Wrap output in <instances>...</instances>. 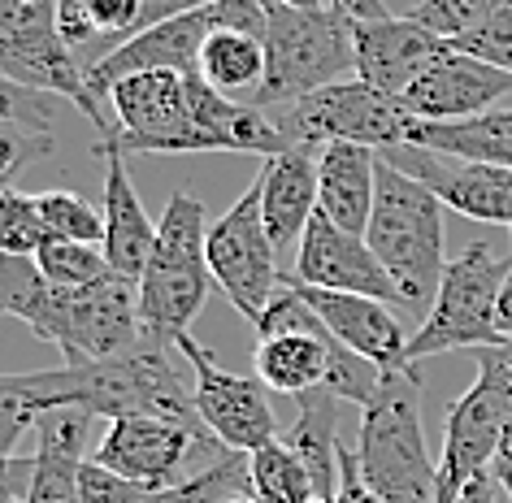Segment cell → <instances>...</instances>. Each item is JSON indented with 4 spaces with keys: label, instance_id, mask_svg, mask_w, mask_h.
Segmentation results:
<instances>
[{
    "label": "cell",
    "instance_id": "obj_33",
    "mask_svg": "<svg viewBox=\"0 0 512 503\" xmlns=\"http://www.w3.org/2000/svg\"><path fill=\"white\" fill-rule=\"evenodd\" d=\"M504 5L508 0H417V9L408 18L452 44V40H460V35L478 31L482 22L495 18Z\"/></svg>",
    "mask_w": 512,
    "mask_h": 503
},
{
    "label": "cell",
    "instance_id": "obj_21",
    "mask_svg": "<svg viewBox=\"0 0 512 503\" xmlns=\"http://www.w3.org/2000/svg\"><path fill=\"white\" fill-rule=\"evenodd\" d=\"M96 152L105 157V200H100L105 243H100V252H105L113 274L139 282V274H144V265L152 256V243H157V222H152V213L144 209V200H139L122 152L109 144H96Z\"/></svg>",
    "mask_w": 512,
    "mask_h": 503
},
{
    "label": "cell",
    "instance_id": "obj_31",
    "mask_svg": "<svg viewBox=\"0 0 512 503\" xmlns=\"http://www.w3.org/2000/svg\"><path fill=\"white\" fill-rule=\"evenodd\" d=\"M48 243L40 191H0V256H35Z\"/></svg>",
    "mask_w": 512,
    "mask_h": 503
},
{
    "label": "cell",
    "instance_id": "obj_27",
    "mask_svg": "<svg viewBox=\"0 0 512 503\" xmlns=\"http://www.w3.org/2000/svg\"><path fill=\"white\" fill-rule=\"evenodd\" d=\"M144 0H57V27L74 53L87 44H109V53L126 44L139 27Z\"/></svg>",
    "mask_w": 512,
    "mask_h": 503
},
{
    "label": "cell",
    "instance_id": "obj_24",
    "mask_svg": "<svg viewBox=\"0 0 512 503\" xmlns=\"http://www.w3.org/2000/svg\"><path fill=\"white\" fill-rule=\"evenodd\" d=\"M339 404L330 391H309L296 399V421H291V430L283 434L291 447H296V456L304 460V469L313 477V490L317 499H335L339 490Z\"/></svg>",
    "mask_w": 512,
    "mask_h": 503
},
{
    "label": "cell",
    "instance_id": "obj_20",
    "mask_svg": "<svg viewBox=\"0 0 512 503\" xmlns=\"http://www.w3.org/2000/svg\"><path fill=\"white\" fill-rule=\"evenodd\" d=\"M256 187H261V217L274 248H300L304 230L317 217V148L291 144L265 157Z\"/></svg>",
    "mask_w": 512,
    "mask_h": 503
},
{
    "label": "cell",
    "instance_id": "obj_29",
    "mask_svg": "<svg viewBox=\"0 0 512 503\" xmlns=\"http://www.w3.org/2000/svg\"><path fill=\"white\" fill-rule=\"evenodd\" d=\"M243 495H252L248 456H243V451H226V456H217L209 469L183 477L178 486L157 490L148 503H230V499H243Z\"/></svg>",
    "mask_w": 512,
    "mask_h": 503
},
{
    "label": "cell",
    "instance_id": "obj_3",
    "mask_svg": "<svg viewBox=\"0 0 512 503\" xmlns=\"http://www.w3.org/2000/svg\"><path fill=\"white\" fill-rule=\"evenodd\" d=\"M443 209L447 204L378 157V200L369 217L365 243L400 291V308L426 321L439 295L447 256H443Z\"/></svg>",
    "mask_w": 512,
    "mask_h": 503
},
{
    "label": "cell",
    "instance_id": "obj_19",
    "mask_svg": "<svg viewBox=\"0 0 512 503\" xmlns=\"http://www.w3.org/2000/svg\"><path fill=\"white\" fill-rule=\"evenodd\" d=\"M296 291L309 300V308L322 317V326L348 347V352L365 356L369 365H378L382 373L391 369H413L408 365V334L404 321L395 313V304L369 300V295H339V291H317L300 287Z\"/></svg>",
    "mask_w": 512,
    "mask_h": 503
},
{
    "label": "cell",
    "instance_id": "obj_16",
    "mask_svg": "<svg viewBox=\"0 0 512 503\" xmlns=\"http://www.w3.org/2000/svg\"><path fill=\"white\" fill-rule=\"evenodd\" d=\"M296 282L317 291H339V295H369V300L400 308V291H395V282L382 269L374 248L361 235L339 230L326 213L313 217L296 248Z\"/></svg>",
    "mask_w": 512,
    "mask_h": 503
},
{
    "label": "cell",
    "instance_id": "obj_32",
    "mask_svg": "<svg viewBox=\"0 0 512 503\" xmlns=\"http://www.w3.org/2000/svg\"><path fill=\"white\" fill-rule=\"evenodd\" d=\"M35 265L40 274L53 282V287H92L105 274H113L105 252L92 248V243H57L48 239L40 252H35Z\"/></svg>",
    "mask_w": 512,
    "mask_h": 503
},
{
    "label": "cell",
    "instance_id": "obj_42",
    "mask_svg": "<svg viewBox=\"0 0 512 503\" xmlns=\"http://www.w3.org/2000/svg\"><path fill=\"white\" fill-rule=\"evenodd\" d=\"M499 495H504L499 482H495L491 473H482V477H473V482L465 486V495H460L456 503H499Z\"/></svg>",
    "mask_w": 512,
    "mask_h": 503
},
{
    "label": "cell",
    "instance_id": "obj_2",
    "mask_svg": "<svg viewBox=\"0 0 512 503\" xmlns=\"http://www.w3.org/2000/svg\"><path fill=\"white\" fill-rule=\"evenodd\" d=\"M35 399L44 412L74 408L87 417H165L191 430H204L196 417V399L191 386L183 382V373L174 369L170 347L144 343L126 356L96 360V365H61V369H35L27 373ZM209 434V430H204Z\"/></svg>",
    "mask_w": 512,
    "mask_h": 503
},
{
    "label": "cell",
    "instance_id": "obj_45",
    "mask_svg": "<svg viewBox=\"0 0 512 503\" xmlns=\"http://www.w3.org/2000/svg\"><path fill=\"white\" fill-rule=\"evenodd\" d=\"M230 503H256V499H252V495H243V499H230Z\"/></svg>",
    "mask_w": 512,
    "mask_h": 503
},
{
    "label": "cell",
    "instance_id": "obj_40",
    "mask_svg": "<svg viewBox=\"0 0 512 503\" xmlns=\"http://www.w3.org/2000/svg\"><path fill=\"white\" fill-rule=\"evenodd\" d=\"M491 477H495L499 490H504L508 503H512V412L504 421V434H499V447H495V460H491Z\"/></svg>",
    "mask_w": 512,
    "mask_h": 503
},
{
    "label": "cell",
    "instance_id": "obj_12",
    "mask_svg": "<svg viewBox=\"0 0 512 503\" xmlns=\"http://www.w3.org/2000/svg\"><path fill=\"white\" fill-rule=\"evenodd\" d=\"M109 113L118 135L105 139L122 157L131 152H196L187 74L144 70L109 87Z\"/></svg>",
    "mask_w": 512,
    "mask_h": 503
},
{
    "label": "cell",
    "instance_id": "obj_5",
    "mask_svg": "<svg viewBox=\"0 0 512 503\" xmlns=\"http://www.w3.org/2000/svg\"><path fill=\"white\" fill-rule=\"evenodd\" d=\"M356 460H361V477L382 503H434L439 464L430 460L426 425H421L417 365L382 373L378 395L361 408Z\"/></svg>",
    "mask_w": 512,
    "mask_h": 503
},
{
    "label": "cell",
    "instance_id": "obj_8",
    "mask_svg": "<svg viewBox=\"0 0 512 503\" xmlns=\"http://www.w3.org/2000/svg\"><path fill=\"white\" fill-rule=\"evenodd\" d=\"M508 274L512 256H499L495 243L486 239H473L456 261H447L434 308L408 334V365H421L439 352H478V347L504 339L495 326V313Z\"/></svg>",
    "mask_w": 512,
    "mask_h": 503
},
{
    "label": "cell",
    "instance_id": "obj_17",
    "mask_svg": "<svg viewBox=\"0 0 512 503\" xmlns=\"http://www.w3.org/2000/svg\"><path fill=\"white\" fill-rule=\"evenodd\" d=\"M508 96H512L508 70H495L478 57L447 48V53L400 96V105L413 113L417 122L452 126V122L482 118V113H491L499 100H508Z\"/></svg>",
    "mask_w": 512,
    "mask_h": 503
},
{
    "label": "cell",
    "instance_id": "obj_18",
    "mask_svg": "<svg viewBox=\"0 0 512 503\" xmlns=\"http://www.w3.org/2000/svg\"><path fill=\"white\" fill-rule=\"evenodd\" d=\"M447 48L452 44L413 18L391 14L378 22H356V79L400 100Z\"/></svg>",
    "mask_w": 512,
    "mask_h": 503
},
{
    "label": "cell",
    "instance_id": "obj_26",
    "mask_svg": "<svg viewBox=\"0 0 512 503\" xmlns=\"http://www.w3.org/2000/svg\"><path fill=\"white\" fill-rule=\"evenodd\" d=\"M200 79L230 100L252 105V96L265 83V40H256L248 31H213L209 44L200 53Z\"/></svg>",
    "mask_w": 512,
    "mask_h": 503
},
{
    "label": "cell",
    "instance_id": "obj_6",
    "mask_svg": "<svg viewBox=\"0 0 512 503\" xmlns=\"http://www.w3.org/2000/svg\"><path fill=\"white\" fill-rule=\"evenodd\" d=\"M356 79V22L335 9L265 5V83L252 109H283L296 100Z\"/></svg>",
    "mask_w": 512,
    "mask_h": 503
},
{
    "label": "cell",
    "instance_id": "obj_34",
    "mask_svg": "<svg viewBox=\"0 0 512 503\" xmlns=\"http://www.w3.org/2000/svg\"><path fill=\"white\" fill-rule=\"evenodd\" d=\"M40 417L44 408L31 391L27 373H0V443L14 451L18 438L40 425Z\"/></svg>",
    "mask_w": 512,
    "mask_h": 503
},
{
    "label": "cell",
    "instance_id": "obj_9",
    "mask_svg": "<svg viewBox=\"0 0 512 503\" xmlns=\"http://www.w3.org/2000/svg\"><path fill=\"white\" fill-rule=\"evenodd\" d=\"M270 118L287 144H365L374 152L408 144L417 122L395 96L378 92L361 79H343L335 87H322V92L296 100V105L270 109Z\"/></svg>",
    "mask_w": 512,
    "mask_h": 503
},
{
    "label": "cell",
    "instance_id": "obj_1",
    "mask_svg": "<svg viewBox=\"0 0 512 503\" xmlns=\"http://www.w3.org/2000/svg\"><path fill=\"white\" fill-rule=\"evenodd\" d=\"M0 308L53 343L66 365H96L152 343L139 321V282L122 274L92 287H53L35 256H0Z\"/></svg>",
    "mask_w": 512,
    "mask_h": 503
},
{
    "label": "cell",
    "instance_id": "obj_28",
    "mask_svg": "<svg viewBox=\"0 0 512 503\" xmlns=\"http://www.w3.org/2000/svg\"><path fill=\"white\" fill-rule=\"evenodd\" d=\"M248 482L256 503H313V477L287 438H274L248 456Z\"/></svg>",
    "mask_w": 512,
    "mask_h": 503
},
{
    "label": "cell",
    "instance_id": "obj_30",
    "mask_svg": "<svg viewBox=\"0 0 512 503\" xmlns=\"http://www.w3.org/2000/svg\"><path fill=\"white\" fill-rule=\"evenodd\" d=\"M40 213H44V230L57 243H105V213L96 204H87L79 191H40Z\"/></svg>",
    "mask_w": 512,
    "mask_h": 503
},
{
    "label": "cell",
    "instance_id": "obj_43",
    "mask_svg": "<svg viewBox=\"0 0 512 503\" xmlns=\"http://www.w3.org/2000/svg\"><path fill=\"white\" fill-rule=\"evenodd\" d=\"M265 5H283V9H326V0H265Z\"/></svg>",
    "mask_w": 512,
    "mask_h": 503
},
{
    "label": "cell",
    "instance_id": "obj_4",
    "mask_svg": "<svg viewBox=\"0 0 512 503\" xmlns=\"http://www.w3.org/2000/svg\"><path fill=\"white\" fill-rule=\"evenodd\" d=\"M204 243H209L204 204L187 191H174L157 222L152 256L139 274V321L152 343L174 347L183 334H191V321L209 300L213 274Z\"/></svg>",
    "mask_w": 512,
    "mask_h": 503
},
{
    "label": "cell",
    "instance_id": "obj_10",
    "mask_svg": "<svg viewBox=\"0 0 512 503\" xmlns=\"http://www.w3.org/2000/svg\"><path fill=\"white\" fill-rule=\"evenodd\" d=\"M204 252H209L213 287L235 304L239 317L256 321L270 308L283 287V274H278V248L261 217V187L252 183L217 222H209Z\"/></svg>",
    "mask_w": 512,
    "mask_h": 503
},
{
    "label": "cell",
    "instance_id": "obj_44",
    "mask_svg": "<svg viewBox=\"0 0 512 503\" xmlns=\"http://www.w3.org/2000/svg\"><path fill=\"white\" fill-rule=\"evenodd\" d=\"M18 469V460H14V451H9L5 443H0V477H9V473H14Z\"/></svg>",
    "mask_w": 512,
    "mask_h": 503
},
{
    "label": "cell",
    "instance_id": "obj_39",
    "mask_svg": "<svg viewBox=\"0 0 512 503\" xmlns=\"http://www.w3.org/2000/svg\"><path fill=\"white\" fill-rule=\"evenodd\" d=\"M330 503H382L369 482L361 477V460H356V447H343L339 451V490Z\"/></svg>",
    "mask_w": 512,
    "mask_h": 503
},
{
    "label": "cell",
    "instance_id": "obj_48",
    "mask_svg": "<svg viewBox=\"0 0 512 503\" xmlns=\"http://www.w3.org/2000/svg\"><path fill=\"white\" fill-rule=\"evenodd\" d=\"M31 5H35V0H31Z\"/></svg>",
    "mask_w": 512,
    "mask_h": 503
},
{
    "label": "cell",
    "instance_id": "obj_13",
    "mask_svg": "<svg viewBox=\"0 0 512 503\" xmlns=\"http://www.w3.org/2000/svg\"><path fill=\"white\" fill-rule=\"evenodd\" d=\"M378 157L391 161L400 174L417 178L421 187H430L452 213H465L486 226H512V170L504 165L465 161L421 144H395Z\"/></svg>",
    "mask_w": 512,
    "mask_h": 503
},
{
    "label": "cell",
    "instance_id": "obj_25",
    "mask_svg": "<svg viewBox=\"0 0 512 503\" xmlns=\"http://www.w3.org/2000/svg\"><path fill=\"white\" fill-rule=\"evenodd\" d=\"M408 144L434 148V152H452L465 161H486V165H504L512 170V105L491 109L482 118L452 122V126H434V122H413Z\"/></svg>",
    "mask_w": 512,
    "mask_h": 503
},
{
    "label": "cell",
    "instance_id": "obj_23",
    "mask_svg": "<svg viewBox=\"0 0 512 503\" xmlns=\"http://www.w3.org/2000/svg\"><path fill=\"white\" fill-rule=\"evenodd\" d=\"M40 443L31 456V482L27 503H79V469H83V447L92 434V417L74 408L44 412L35 425Z\"/></svg>",
    "mask_w": 512,
    "mask_h": 503
},
{
    "label": "cell",
    "instance_id": "obj_38",
    "mask_svg": "<svg viewBox=\"0 0 512 503\" xmlns=\"http://www.w3.org/2000/svg\"><path fill=\"white\" fill-rule=\"evenodd\" d=\"M473 365H478V382H486L491 391L512 399V339L478 347V352H473Z\"/></svg>",
    "mask_w": 512,
    "mask_h": 503
},
{
    "label": "cell",
    "instance_id": "obj_15",
    "mask_svg": "<svg viewBox=\"0 0 512 503\" xmlns=\"http://www.w3.org/2000/svg\"><path fill=\"white\" fill-rule=\"evenodd\" d=\"M512 412V399L491 391L486 382H473L465 395L452 399L443 421V451H439V482L434 503H456L473 477L491 473L499 434Z\"/></svg>",
    "mask_w": 512,
    "mask_h": 503
},
{
    "label": "cell",
    "instance_id": "obj_11",
    "mask_svg": "<svg viewBox=\"0 0 512 503\" xmlns=\"http://www.w3.org/2000/svg\"><path fill=\"white\" fill-rule=\"evenodd\" d=\"M174 352L187 356L191 365V399H196V417L226 451H261L265 443H274L278 434V417L265 399V386L243 373H230L209 347L196 343L191 334L174 343Z\"/></svg>",
    "mask_w": 512,
    "mask_h": 503
},
{
    "label": "cell",
    "instance_id": "obj_41",
    "mask_svg": "<svg viewBox=\"0 0 512 503\" xmlns=\"http://www.w3.org/2000/svg\"><path fill=\"white\" fill-rule=\"evenodd\" d=\"M335 14H343L348 22H378V18H391L387 0H326Z\"/></svg>",
    "mask_w": 512,
    "mask_h": 503
},
{
    "label": "cell",
    "instance_id": "obj_14",
    "mask_svg": "<svg viewBox=\"0 0 512 503\" xmlns=\"http://www.w3.org/2000/svg\"><path fill=\"white\" fill-rule=\"evenodd\" d=\"M196 451L222 456L226 447L213 434L165 421V417H122V421H109V430L96 447V460L148 490H165L183 482V464Z\"/></svg>",
    "mask_w": 512,
    "mask_h": 503
},
{
    "label": "cell",
    "instance_id": "obj_35",
    "mask_svg": "<svg viewBox=\"0 0 512 503\" xmlns=\"http://www.w3.org/2000/svg\"><path fill=\"white\" fill-rule=\"evenodd\" d=\"M53 113H57V96L31 92L14 79L0 74V126H27V131H44L53 135Z\"/></svg>",
    "mask_w": 512,
    "mask_h": 503
},
{
    "label": "cell",
    "instance_id": "obj_37",
    "mask_svg": "<svg viewBox=\"0 0 512 503\" xmlns=\"http://www.w3.org/2000/svg\"><path fill=\"white\" fill-rule=\"evenodd\" d=\"M152 495H157V490L105 469L96 456H87L79 469V503H148Z\"/></svg>",
    "mask_w": 512,
    "mask_h": 503
},
{
    "label": "cell",
    "instance_id": "obj_46",
    "mask_svg": "<svg viewBox=\"0 0 512 503\" xmlns=\"http://www.w3.org/2000/svg\"><path fill=\"white\" fill-rule=\"evenodd\" d=\"M0 191H9V187H0ZM0 313H5V308H0Z\"/></svg>",
    "mask_w": 512,
    "mask_h": 503
},
{
    "label": "cell",
    "instance_id": "obj_22",
    "mask_svg": "<svg viewBox=\"0 0 512 503\" xmlns=\"http://www.w3.org/2000/svg\"><path fill=\"white\" fill-rule=\"evenodd\" d=\"M378 200V152L365 144H326L317 148V213L348 235L369 230Z\"/></svg>",
    "mask_w": 512,
    "mask_h": 503
},
{
    "label": "cell",
    "instance_id": "obj_36",
    "mask_svg": "<svg viewBox=\"0 0 512 503\" xmlns=\"http://www.w3.org/2000/svg\"><path fill=\"white\" fill-rule=\"evenodd\" d=\"M452 48H456V53H469V57L486 61V66H495V70L512 74V0L499 9L495 18H486L478 31L452 40Z\"/></svg>",
    "mask_w": 512,
    "mask_h": 503
},
{
    "label": "cell",
    "instance_id": "obj_7",
    "mask_svg": "<svg viewBox=\"0 0 512 503\" xmlns=\"http://www.w3.org/2000/svg\"><path fill=\"white\" fill-rule=\"evenodd\" d=\"M0 74L31 92L70 100L96 126L100 144L118 135L109 105L87 83V66L57 27V0H0Z\"/></svg>",
    "mask_w": 512,
    "mask_h": 503
},
{
    "label": "cell",
    "instance_id": "obj_47",
    "mask_svg": "<svg viewBox=\"0 0 512 503\" xmlns=\"http://www.w3.org/2000/svg\"><path fill=\"white\" fill-rule=\"evenodd\" d=\"M508 235H512V226H508Z\"/></svg>",
    "mask_w": 512,
    "mask_h": 503
}]
</instances>
